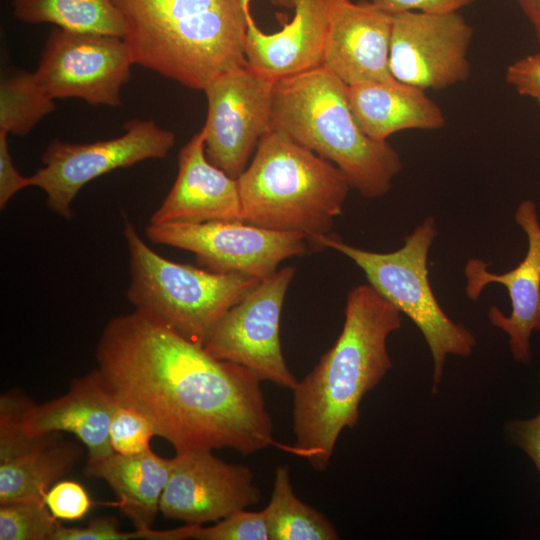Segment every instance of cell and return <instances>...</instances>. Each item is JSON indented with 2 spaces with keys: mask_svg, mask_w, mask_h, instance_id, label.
I'll return each mask as SVG.
<instances>
[{
  "mask_svg": "<svg viewBox=\"0 0 540 540\" xmlns=\"http://www.w3.org/2000/svg\"><path fill=\"white\" fill-rule=\"evenodd\" d=\"M437 235L435 220L428 216L393 252L357 248L331 234L319 238L314 245V250L331 248L354 261L368 283L418 327L432 356L433 393L442 381L447 357H468L477 343L464 325L447 316L432 291L427 260Z\"/></svg>",
  "mask_w": 540,
  "mask_h": 540,
  "instance_id": "52a82bcc",
  "label": "cell"
},
{
  "mask_svg": "<svg viewBox=\"0 0 540 540\" xmlns=\"http://www.w3.org/2000/svg\"><path fill=\"white\" fill-rule=\"evenodd\" d=\"M276 80L246 63L219 74L203 88L208 102L202 128L206 156L234 179L270 130Z\"/></svg>",
  "mask_w": 540,
  "mask_h": 540,
  "instance_id": "8fae6325",
  "label": "cell"
},
{
  "mask_svg": "<svg viewBox=\"0 0 540 540\" xmlns=\"http://www.w3.org/2000/svg\"><path fill=\"white\" fill-rule=\"evenodd\" d=\"M134 64L203 90L247 63L248 21L240 0H111Z\"/></svg>",
  "mask_w": 540,
  "mask_h": 540,
  "instance_id": "3957f363",
  "label": "cell"
},
{
  "mask_svg": "<svg viewBox=\"0 0 540 540\" xmlns=\"http://www.w3.org/2000/svg\"><path fill=\"white\" fill-rule=\"evenodd\" d=\"M7 134L0 131V208L19 191L30 187L29 177L22 176L16 169L9 152Z\"/></svg>",
  "mask_w": 540,
  "mask_h": 540,
  "instance_id": "836d02e7",
  "label": "cell"
},
{
  "mask_svg": "<svg viewBox=\"0 0 540 540\" xmlns=\"http://www.w3.org/2000/svg\"><path fill=\"white\" fill-rule=\"evenodd\" d=\"M133 64L122 37L53 27L35 74L54 99L74 97L116 107Z\"/></svg>",
  "mask_w": 540,
  "mask_h": 540,
  "instance_id": "4fadbf2b",
  "label": "cell"
},
{
  "mask_svg": "<svg viewBox=\"0 0 540 540\" xmlns=\"http://www.w3.org/2000/svg\"><path fill=\"white\" fill-rule=\"evenodd\" d=\"M347 96L358 125L377 141L408 129L437 130L446 123L424 90L395 78L348 85Z\"/></svg>",
  "mask_w": 540,
  "mask_h": 540,
  "instance_id": "ffe728a7",
  "label": "cell"
},
{
  "mask_svg": "<svg viewBox=\"0 0 540 540\" xmlns=\"http://www.w3.org/2000/svg\"><path fill=\"white\" fill-rule=\"evenodd\" d=\"M123 232L129 253L130 303L200 345L223 315L261 281L168 260L145 243L127 217Z\"/></svg>",
  "mask_w": 540,
  "mask_h": 540,
  "instance_id": "8992f818",
  "label": "cell"
},
{
  "mask_svg": "<svg viewBox=\"0 0 540 540\" xmlns=\"http://www.w3.org/2000/svg\"><path fill=\"white\" fill-rule=\"evenodd\" d=\"M267 512L270 540H336L339 534L318 510L295 494L289 468H276L273 491Z\"/></svg>",
  "mask_w": 540,
  "mask_h": 540,
  "instance_id": "cb8c5ba5",
  "label": "cell"
},
{
  "mask_svg": "<svg viewBox=\"0 0 540 540\" xmlns=\"http://www.w3.org/2000/svg\"><path fill=\"white\" fill-rule=\"evenodd\" d=\"M389 14L419 11L428 14H449L473 4L476 0H370Z\"/></svg>",
  "mask_w": 540,
  "mask_h": 540,
  "instance_id": "d6a6232c",
  "label": "cell"
},
{
  "mask_svg": "<svg viewBox=\"0 0 540 540\" xmlns=\"http://www.w3.org/2000/svg\"><path fill=\"white\" fill-rule=\"evenodd\" d=\"M505 80L518 94L534 99L540 110V53L511 63L506 69Z\"/></svg>",
  "mask_w": 540,
  "mask_h": 540,
  "instance_id": "4dcf8cb0",
  "label": "cell"
},
{
  "mask_svg": "<svg viewBox=\"0 0 540 540\" xmlns=\"http://www.w3.org/2000/svg\"><path fill=\"white\" fill-rule=\"evenodd\" d=\"M241 1V5L245 11V13L249 16L251 15L250 13V1L251 0H240Z\"/></svg>",
  "mask_w": 540,
  "mask_h": 540,
  "instance_id": "8d00e7d4",
  "label": "cell"
},
{
  "mask_svg": "<svg viewBox=\"0 0 540 540\" xmlns=\"http://www.w3.org/2000/svg\"><path fill=\"white\" fill-rule=\"evenodd\" d=\"M473 28L458 12L392 14L389 69L400 82L441 90L465 81Z\"/></svg>",
  "mask_w": 540,
  "mask_h": 540,
  "instance_id": "5bb4252c",
  "label": "cell"
},
{
  "mask_svg": "<svg viewBox=\"0 0 540 540\" xmlns=\"http://www.w3.org/2000/svg\"><path fill=\"white\" fill-rule=\"evenodd\" d=\"M340 0H270L293 9L294 16L275 33L263 32L253 17L248 21L244 50L247 63L279 79L322 65L323 47Z\"/></svg>",
  "mask_w": 540,
  "mask_h": 540,
  "instance_id": "ac0fdd59",
  "label": "cell"
},
{
  "mask_svg": "<svg viewBox=\"0 0 540 540\" xmlns=\"http://www.w3.org/2000/svg\"><path fill=\"white\" fill-rule=\"evenodd\" d=\"M154 243L192 252L200 266L223 274H242L259 280L272 276L285 259L310 251L307 237L243 221L168 222L146 227Z\"/></svg>",
  "mask_w": 540,
  "mask_h": 540,
  "instance_id": "30bf717a",
  "label": "cell"
},
{
  "mask_svg": "<svg viewBox=\"0 0 540 540\" xmlns=\"http://www.w3.org/2000/svg\"><path fill=\"white\" fill-rule=\"evenodd\" d=\"M514 219L527 238V251L522 261L510 271L498 274L489 271L490 264L482 259H469L464 267L465 292L475 301L490 284H501L507 289L510 315L491 306L488 318L494 327L508 335L513 359L526 365L532 360L531 335L540 331V222L536 204L529 199L520 202Z\"/></svg>",
  "mask_w": 540,
  "mask_h": 540,
  "instance_id": "2e32d148",
  "label": "cell"
},
{
  "mask_svg": "<svg viewBox=\"0 0 540 540\" xmlns=\"http://www.w3.org/2000/svg\"><path fill=\"white\" fill-rule=\"evenodd\" d=\"M43 88L35 72L16 71L1 78L0 131L12 135H27L56 106Z\"/></svg>",
  "mask_w": 540,
  "mask_h": 540,
  "instance_id": "d4e9b609",
  "label": "cell"
},
{
  "mask_svg": "<svg viewBox=\"0 0 540 540\" xmlns=\"http://www.w3.org/2000/svg\"><path fill=\"white\" fill-rule=\"evenodd\" d=\"M81 455L80 447L60 434L41 437L30 448L0 461V504L43 499Z\"/></svg>",
  "mask_w": 540,
  "mask_h": 540,
  "instance_id": "7402d4cb",
  "label": "cell"
},
{
  "mask_svg": "<svg viewBox=\"0 0 540 540\" xmlns=\"http://www.w3.org/2000/svg\"><path fill=\"white\" fill-rule=\"evenodd\" d=\"M195 540H270L267 512L242 510L214 525H199L194 533Z\"/></svg>",
  "mask_w": 540,
  "mask_h": 540,
  "instance_id": "f1b7e54d",
  "label": "cell"
},
{
  "mask_svg": "<svg viewBox=\"0 0 540 540\" xmlns=\"http://www.w3.org/2000/svg\"><path fill=\"white\" fill-rule=\"evenodd\" d=\"M44 501L55 518L66 521L84 518L93 504L86 489L72 480L56 482Z\"/></svg>",
  "mask_w": 540,
  "mask_h": 540,
  "instance_id": "f546056e",
  "label": "cell"
},
{
  "mask_svg": "<svg viewBox=\"0 0 540 540\" xmlns=\"http://www.w3.org/2000/svg\"><path fill=\"white\" fill-rule=\"evenodd\" d=\"M295 268L288 266L261 280L219 320L203 344L213 357L242 365L261 380L293 389L280 343V315Z\"/></svg>",
  "mask_w": 540,
  "mask_h": 540,
  "instance_id": "7c38bea8",
  "label": "cell"
},
{
  "mask_svg": "<svg viewBox=\"0 0 540 540\" xmlns=\"http://www.w3.org/2000/svg\"><path fill=\"white\" fill-rule=\"evenodd\" d=\"M11 5L24 23L123 36V22L111 0H12Z\"/></svg>",
  "mask_w": 540,
  "mask_h": 540,
  "instance_id": "603a6c76",
  "label": "cell"
},
{
  "mask_svg": "<svg viewBox=\"0 0 540 540\" xmlns=\"http://www.w3.org/2000/svg\"><path fill=\"white\" fill-rule=\"evenodd\" d=\"M507 440L522 450L540 475V411L527 419H513L505 428Z\"/></svg>",
  "mask_w": 540,
  "mask_h": 540,
  "instance_id": "1f68e13d",
  "label": "cell"
},
{
  "mask_svg": "<svg viewBox=\"0 0 540 540\" xmlns=\"http://www.w3.org/2000/svg\"><path fill=\"white\" fill-rule=\"evenodd\" d=\"M515 1L521 7L524 14L527 15L537 0H515Z\"/></svg>",
  "mask_w": 540,
  "mask_h": 540,
  "instance_id": "d590c367",
  "label": "cell"
},
{
  "mask_svg": "<svg viewBox=\"0 0 540 540\" xmlns=\"http://www.w3.org/2000/svg\"><path fill=\"white\" fill-rule=\"evenodd\" d=\"M243 221L237 179L213 165L205 152L203 131L182 147L176 180L150 223Z\"/></svg>",
  "mask_w": 540,
  "mask_h": 540,
  "instance_id": "d6986e66",
  "label": "cell"
},
{
  "mask_svg": "<svg viewBox=\"0 0 540 540\" xmlns=\"http://www.w3.org/2000/svg\"><path fill=\"white\" fill-rule=\"evenodd\" d=\"M60 525L43 499L0 504V540H52Z\"/></svg>",
  "mask_w": 540,
  "mask_h": 540,
  "instance_id": "484cf974",
  "label": "cell"
},
{
  "mask_svg": "<svg viewBox=\"0 0 540 540\" xmlns=\"http://www.w3.org/2000/svg\"><path fill=\"white\" fill-rule=\"evenodd\" d=\"M260 498L249 467L225 462L212 450H187L172 458L159 510L166 519L203 525L245 510Z\"/></svg>",
  "mask_w": 540,
  "mask_h": 540,
  "instance_id": "9a60e30c",
  "label": "cell"
},
{
  "mask_svg": "<svg viewBox=\"0 0 540 540\" xmlns=\"http://www.w3.org/2000/svg\"><path fill=\"white\" fill-rule=\"evenodd\" d=\"M197 525L184 524L167 530L135 529L122 532L116 518L99 517L92 519L84 527L60 525L52 540H186L192 539Z\"/></svg>",
  "mask_w": 540,
  "mask_h": 540,
  "instance_id": "4316f807",
  "label": "cell"
},
{
  "mask_svg": "<svg viewBox=\"0 0 540 540\" xmlns=\"http://www.w3.org/2000/svg\"><path fill=\"white\" fill-rule=\"evenodd\" d=\"M392 14L371 1L340 0L332 14L322 65L347 85L394 79L389 69Z\"/></svg>",
  "mask_w": 540,
  "mask_h": 540,
  "instance_id": "e0dca14e",
  "label": "cell"
},
{
  "mask_svg": "<svg viewBox=\"0 0 540 540\" xmlns=\"http://www.w3.org/2000/svg\"><path fill=\"white\" fill-rule=\"evenodd\" d=\"M526 16L532 24L535 36L540 43V0L535 2L534 6Z\"/></svg>",
  "mask_w": 540,
  "mask_h": 540,
  "instance_id": "e575fe53",
  "label": "cell"
},
{
  "mask_svg": "<svg viewBox=\"0 0 540 540\" xmlns=\"http://www.w3.org/2000/svg\"><path fill=\"white\" fill-rule=\"evenodd\" d=\"M400 310L369 283L347 295L334 345L293 391L291 451L325 471L339 435L356 426L363 397L392 368L388 336L401 327Z\"/></svg>",
  "mask_w": 540,
  "mask_h": 540,
  "instance_id": "7a4b0ae2",
  "label": "cell"
},
{
  "mask_svg": "<svg viewBox=\"0 0 540 540\" xmlns=\"http://www.w3.org/2000/svg\"><path fill=\"white\" fill-rule=\"evenodd\" d=\"M348 85L323 65L275 81L270 129L332 162L364 198L384 196L402 170L398 152L366 135Z\"/></svg>",
  "mask_w": 540,
  "mask_h": 540,
  "instance_id": "277c9868",
  "label": "cell"
},
{
  "mask_svg": "<svg viewBox=\"0 0 540 540\" xmlns=\"http://www.w3.org/2000/svg\"><path fill=\"white\" fill-rule=\"evenodd\" d=\"M96 361L118 400L145 414L176 452L231 448L249 455L275 443L262 380L148 313L135 309L109 320Z\"/></svg>",
  "mask_w": 540,
  "mask_h": 540,
  "instance_id": "6da1fadb",
  "label": "cell"
},
{
  "mask_svg": "<svg viewBox=\"0 0 540 540\" xmlns=\"http://www.w3.org/2000/svg\"><path fill=\"white\" fill-rule=\"evenodd\" d=\"M116 138L91 143L53 139L42 155L43 167L29 176L30 187L42 189L47 206L70 219L71 203L88 182L118 168L148 159L165 158L175 144V134L152 120L134 119L124 124Z\"/></svg>",
  "mask_w": 540,
  "mask_h": 540,
  "instance_id": "9c48e42d",
  "label": "cell"
},
{
  "mask_svg": "<svg viewBox=\"0 0 540 540\" xmlns=\"http://www.w3.org/2000/svg\"><path fill=\"white\" fill-rule=\"evenodd\" d=\"M109 435L114 452L134 455L150 449L156 430L140 410L120 402L111 418Z\"/></svg>",
  "mask_w": 540,
  "mask_h": 540,
  "instance_id": "83f0119b",
  "label": "cell"
},
{
  "mask_svg": "<svg viewBox=\"0 0 540 540\" xmlns=\"http://www.w3.org/2000/svg\"><path fill=\"white\" fill-rule=\"evenodd\" d=\"M237 183L243 222L302 233L313 249L342 215L351 187L332 162L272 129Z\"/></svg>",
  "mask_w": 540,
  "mask_h": 540,
  "instance_id": "5b68a950",
  "label": "cell"
},
{
  "mask_svg": "<svg viewBox=\"0 0 540 540\" xmlns=\"http://www.w3.org/2000/svg\"><path fill=\"white\" fill-rule=\"evenodd\" d=\"M172 468L166 459L151 449L134 454L112 453L87 460L83 473L103 479L118 497L116 505L135 529H151L159 510L161 495Z\"/></svg>",
  "mask_w": 540,
  "mask_h": 540,
  "instance_id": "44dd1931",
  "label": "cell"
},
{
  "mask_svg": "<svg viewBox=\"0 0 540 540\" xmlns=\"http://www.w3.org/2000/svg\"><path fill=\"white\" fill-rule=\"evenodd\" d=\"M119 403L97 368L74 378L65 394L43 404L19 391L6 392L0 398V452L29 438L67 432L85 445L87 460L106 457L114 453L109 428Z\"/></svg>",
  "mask_w": 540,
  "mask_h": 540,
  "instance_id": "ba28073f",
  "label": "cell"
}]
</instances>
